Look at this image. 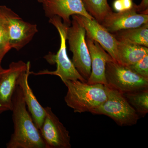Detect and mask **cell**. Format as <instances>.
Masks as SVG:
<instances>
[{
  "instance_id": "1",
  "label": "cell",
  "mask_w": 148,
  "mask_h": 148,
  "mask_svg": "<svg viewBox=\"0 0 148 148\" xmlns=\"http://www.w3.org/2000/svg\"><path fill=\"white\" fill-rule=\"evenodd\" d=\"M14 132L7 148H46L39 130L26 106L20 88L16 86L12 98Z\"/></svg>"
},
{
  "instance_id": "2",
  "label": "cell",
  "mask_w": 148,
  "mask_h": 148,
  "mask_svg": "<svg viewBox=\"0 0 148 148\" xmlns=\"http://www.w3.org/2000/svg\"><path fill=\"white\" fill-rule=\"evenodd\" d=\"M68 90L64 100L74 112L91 113L108 98L109 87L102 84H88L79 80L64 82Z\"/></svg>"
},
{
  "instance_id": "3",
  "label": "cell",
  "mask_w": 148,
  "mask_h": 148,
  "mask_svg": "<svg viewBox=\"0 0 148 148\" xmlns=\"http://www.w3.org/2000/svg\"><path fill=\"white\" fill-rule=\"evenodd\" d=\"M49 22L54 26L58 31L61 43L59 50L56 54L49 53L45 56L44 58L49 64H56L57 69L53 71L44 70L37 73L32 72L31 74L36 75H49L57 76L61 78L63 82L68 80H79L82 82H87V81L77 71L67 54L66 42L67 29L69 27L65 25L61 18L57 16L49 18Z\"/></svg>"
},
{
  "instance_id": "4",
  "label": "cell",
  "mask_w": 148,
  "mask_h": 148,
  "mask_svg": "<svg viewBox=\"0 0 148 148\" xmlns=\"http://www.w3.org/2000/svg\"><path fill=\"white\" fill-rule=\"evenodd\" d=\"M71 24L68 27L67 40L70 50L73 54L75 68L86 81L91 73V59L86 41V30L77 15H73Z\"/></svg>"
},
{
  "instance_id": "5",
  "label": "cell",
  "mask_w": 148,
  "mask_h": 148,
  "mask_svg": "<svg viewBox=\"0 0 148 148\" xmlns=\"http://www.w3.org/2000/svg\"><path fill=\"white\" fill-rule=\"evenodd\" d=\"M91 113L107 116L120 126L134 125L140 119V116L123 93L109 87L107 100Z\"/></svg>"
},
{
  "instance_id": "6",
  "label": "cell",
  "mask_w": 148,
  "mask_h": 148,
  "mask_svg": "<svg viewBox=\"0 0 148 148\" xmlns=\"http://www.w3.org/2000/svg\"><path fill=\"white\" fill-rule=\"evenodd\" d=\"M106 77L108 87L123 94L148 88V79L139 75L127 66L114 61L106 64Z\"/></svg>"
},
{
  "instance_id": "7",
  "label": "cell",
  "mask_w": 148,
  "mask_h": 148,
  "mask_svg": "<svg viewBox=\"0 0 148 148\" xmlns=\"http://www.w3.org/2000/svg\"><path fill=\"white\" fill-rule=\"evenodd\" d=\"M45 115L39 129L46 148H71L69 131L49 107L45 108Z\"/></svg>"
},
{
  "instance_id": "8",
  "label": "cell",
  "mask_w": 148,
  "mask_h": 148,
  "mask_svg": "<svg viewBox=\"0 0 148 148\" xmlns=\"http://www.w3.org/2000/svg\"><path fill=\"white\" fill-rule=\"evenodd\" d=\"M148 24V11L139 13L135 4L129 10L109 14L104 18L101 25L111 34L126 29H134Z\"/></svg>"
},
{
  "instance_id": "9",
  "label": "cell",
  "mask_w": 148,
  "mask_h": 148,
  "mask_svg": "<svg viewBox=\"0 0 148 148\" xmlns=\"http://www.w3.org/2000/svg\"><path fill=\"white\" fill-rule=\"evenodd\" d=\"M45 15L49 18L57 16L67 27L71 24V16L79 15L90 19L94 18L85 8L82 0H48L42 4Z\"/></svg>"
},
{
  "instance_id": "10",
  "label": "cell",
  "mask_w": 148,
  "mask_h": 148,
  "mask_svg": "<svg viewBox=\"0 0 148 148\" xmlns=\"http://www.w3.org/2000/svg\"><path fill=\"white\" fill-rule=\"evenodd\" d=\"M37 25L24 21L11 10L8 18L9 45L19 51L29 43L38 33Z\"/></svg>"
},
{
  "instance_id": "11",
  "label": "cell",
  "mask_w": 148,
  "mask_h": 148,
  "mask_svg": "<svg viewBox=\"0 0 148 148\" xmlns=\"http://www.w3.org/2000/svg\"><path fill=\"white\" fill-rule=\"evenodd\" d=\"M28 63L22 61L12 62L5 69L0 77V106L8 110L12 109V98L17 86V80L27 70Z\"/></svg>"
},
{
  "instance_id": "12",
  "label": "cell",
  "mask_w": 148,
  "mask_h": 148,
  "mask_svg": "<svg viewBox=\"0 0 148 148\" xmlns=\"http://www.w3.org/2000/svg\"><path fill=\"white\" fill-rule=\"evenodd\" d=\"M77 16L85 29L86 38L99 43L115 61L118 40L114 35L94 18L90 19L82 15Z\"/></svg>"
},
{
  "instance_id": "13",
  "label": "cell",
  "mask_w": 148,
  "mask_h": 148,
  "mask_svg": "<svg viewBox=\"0 0 148 148\" xmlns=\"http://www.w3.org/2000/svg\"><path fill=\"white\" fill-rule=\"evenodd\" d=\"M86 41L90 53L91 68L90 76L86 83L88 84H102L107 86L106 64L114 60L98 42L87 38Z\"/></svg>"
},
{
  "instance_id": "14",
  "label": "cell",
  "mask_w": 148,
  "mask_h": 148,
  "mask_svg": "<svg viewBox=\"0 0 148 148\" xmlns=\"http://www.w3.org/2000/svg\"><path fill=\"white\" fill-rule=\"evenodd\" d=\"M27 63V70L21 73L19 76L17 80V85L21 89L27 109L36 126L39 130L45 117V109L39 103L29 86L28 79L29 75L31 74V63L29 61Z\"/></svg>"
},
{
  "instance_id": "15",
  "label": "cell",
  "mask_w": 148,
  "mask_h": 148,
  "mask_svg": "<svg viewBox=\"0 0 148 148\" xmlns=\"http://www.w3.org/2000/svg\"><path fill=\"white\" fill-rule=\"evenodd\" d=\"M148 54V47L118 41L115 61L128 66L137 63Z\"/></svg>"
},
{
  "instance_id": "16",
  "label": "cell",
  "mask_w": 148,
  "mask_h": 148,
  "mask_svg": "<svg viewBox=\"0 0 148 148\" xmlns=\"http://www.w3.org/2000/svg\"><path fill=\"white\" fill-rule=\"evenodd\" d=\"M114 35L119 41L148 47V24L138 28L122 30Z\"/></svg>"
},
{
  "instance_id": "17",
  "label": "cell",
  "mask_w": 148,
  "mask_h": 148,
  "mask_svg": "<svg viewBox=\"0 0 148 148\" xmlns=\"http://www.w3.org/2000/svg\"><path fill=\"white\" fill-rule=\"evenodd\" d=\"M82 1L88 12L100 24H101L107 15L113 12L108 0Z\"/></svg>"
},
{
  "instance_id": "18",
  "label": "cell",
  "mask_w": 148,
  "mask_h": 148,
  "mask_svg": "<svg viewBox=\"0 0 148 148\" xmlns=\"http://www.w3.org/2000/svg\"><path fill=\"white\" fill-rule=\"evenodd\" d=\"M123 94L139 116H144L148 113V88Z\"/></svg>"
},
{
  "instance_id": "19",
  "label": "cell",
  "mask_w": 148,
  "mask_h": 148,
  "mask_svg": "<svg viewBox=\"0 0 148 148\" xmlns=\"http://www.w3.org/2000/svg\"><path fill=\"white\" fill-rule=\"evenodd\" d=\"M11 10L5 5L0 6V52L9 51L11 49L9 45L8 18Z\"/></svg>"
},
{
  "instance_id": "20",
  "label": "cell",
  "mask_w": 148,
  "mask_h": 148,
  "mask_svg": "<svg viewBox=\"0 0 148 148\" xmlns=\"http://www.w3.org/2000/svg\"><path fill=\"white\" fill-rule=\"evenodd\" d=\"M127 67L135 73L148 79V54L137 63Z\"/></svg>"
},
{
  "instance_id": "21",
  "label": "cell",
  "mask_w": 148,
  "mask_h": 148,
  "mask_svg": "<svg viewBox=\"0 0 148 148\" xmlns=\"http://www.w3.org/2000/svg\"><path fill=\"white\" fill-rule=\"evenodd\" d=\"M134 3L132 0H115L113 6L114 9L117 12H121L129 10L133 7Z\"/></svg>"
},
{
  "instance_id": "22",
  "label": "cell",
  "mask_w": 148,
  "mask_h": 148,
  "mask_svg": "<svg viewBox=\"0 0 148 148\" xmlns=\"http://www.w3.org/2000/svg\"><path fill=\"white\" fill-rule=\"evenodd\" d=\"M136 10L139 13H142L146 11H148V0H142L139 5L135 4Z\"/></svg>"
},
{
  "instance_id": "23",
  "label": "cell",
  "mask_w": 148,
  "mask_h": 148,
  "mask_svg": "<svg viewBox=\"0 0 148 148\" xmlns=\"http://www.w3.org/2000/svg\"><path fill=\"white\" fill-rule=\"evenodd\" d=\"M5 56H0V77L1 76V75L2 74L3 72L4 71L5 69H3L2 67L1 64L2 60L3 58Z\"/></svg>"
},
{
  "instance_id": "24",
  "label": "cell",
  "mask_w": 148,
  "mask_h": 148,
  "mask_svg": "<svg viewBox=\"0 0 148 148\" xmlns=\"http://www.w3.org/2000/svg\"><path fill=\"white\" fill-rule=\"evenodd\" d=\"M8 111L7 109L5 108H3L1 106H0V114L5 112V111Z\"/></svg>"
},
{
  "instance_id": "25",
  "label": "cell",
  "mask_w": 148,
  "mask_h": 148,
  "mask_svg": "<svg viewBox=\"0 0 148 148\" xmlns=\"http://www.w3.org/2000/svg\"><path fill=\"white\" fill-rule=\"evenodd\" d=\"M8 51H4L0 52V56H2L5 55Z\"/></svg>"
},
{
  "instance_id": "26",
  "label": "cell",
  "mask_w": 148,
  "mask_h": 148,
  "mask_svg": "<svg viewBox=\"0 0 148 148\" xmlns=\"http://www.w3.org/2000/svg\"><path fill=\"white\" fill-rule=\"evenodd\" d=\"M38 2L40 3H45L46 1H48V0H37Z\"/></svg>"
}]
</instances>
